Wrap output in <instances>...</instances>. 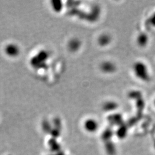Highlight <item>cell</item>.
<instances>
[{"instance_id":"cell-1","label":"cell","mask_w":155,"mask_h":155,"mask_svg":"<svg viewBox=\"0 0 155 155\" xmlns=\"http://www.w3.org/2000/svg\"><path fill=\"white\" fill-rule=\"evenodd\" d=\"M133 71L136 77L142 81H148L150 79L147 67L142 62H136L133 66Z\"/></svg>"},{"instance_id":"cell-2","label":"cell","mask_w":155,"mask_h":155,"mask_svg":"<svg viewBox=\"0 0 155 155\" xmlns=\"http://www.w3.org/2000/svg\"><path fill=\"white\" fill-rule=\"evenodd\" d=\"M101 68L103 72L111 73L116 70V66L110 61H105L101 64Z\"/></svg>"},{"instance_id":"cell-3","label":"cell","mask_w":155,"mask_h":155,"mask_svg":"<svg viewBox=\"0 0 155 155\" xmlns=\"http://www.w3.org/2000/svg\"><path fill=\"white\" fill-rule=\"evenodd\" d=\"M147 37L145 36V35H140L137 39V41H138V43H139V45H144V44L145 45V43H147Z\"/></svg>"},{"instance_id":"cell-4","label":"cell","mask_w":155,"mask_h":155,"mask_svg":"<svg viewBox=\"0 0 155 155\" xmlns=\"http://www.w3.org/2000/svg\"></svg>"}]
</instances>
